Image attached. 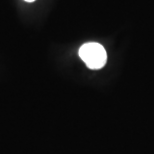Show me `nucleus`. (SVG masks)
Segmentation results:
<instances>
[{
  "label": "nucleus",
  "instance_id": "obj_2",
  "mask_svg": "<svg viewBox=\"0 0 154 154\" xmlns=\"http://www.w3.org/2000/svg\"><path fill=\"white\" fill-rule=\"evenodd\" d=\"M24 1H26V2H34L35 0H24Z\"/></svg>",
  "mask_w": 154,
  "mask_h": 154
},
{
  "label": "nucleus",
  "instance_id": "obj_1",
  "mask_svg": "<svg viewBox=\"0 0 154 154\" xmlns=\"http://www.w3.org/2000/svg\"><path fill=\"white\" fill-rule=\"evenodd\" d=\"M79 56L90 69H101L107 62L105 48L97 42H88L79 48Z\"/></svg>",
  "mask_w": 154,
  "mask_h": 154
}]
</instances>
